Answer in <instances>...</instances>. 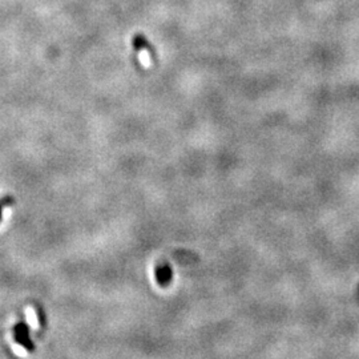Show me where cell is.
Returning a JSON list of instances; mask_svg holds the SVG:
<instances>
[{
	"instance_id": "cell-1",
	"label": "cell",
	"mask_w": 359,
	"mask_h": 359,
	"mask_svg": "<svg viewBox=\"0 0 359 359\" xmlns=\"http://www.w3.org/2000/svg\"><path fill=\"white\" fill-rule=\"evenodd\" d=\"M14 332V339L18 344H20L24 350L27 351H34L35 350V344L32 342L31 336H30V327L24 320H20L12 328Z\"/></svg>"
},
{
	"instance_id": "cell-2",
	"label": "cell",
	"mask_w": 359,
	"mask_h": 359,
	"mask_svg": "<svg viewBox=\"0 0 359 359\" xmlns=\"http://www.w3.org/2000/svg\"><path fill=\"white\" fill-rule=\"evenodd\" d=\"M156 279L159 282L161 286H168L172 281V277H173V273H172V269L168 263H162V265H159L156 267Z\"/></svg>"
},
{
	"instance_id": "cell-3",
	"label": "cell",
	"mask_w": 359,
	"mask_h": 359,
	"mask_svg": "<svg viewBox=\"0 0 359 359\" xmlns=\"http://www.w3.org/2000/svg\"><path fill=\"white\" fill-rule=\"evenodd\" d=\"M14 202V198L12 197H4L0 200V220H2V213H3L4 206H8Z\"/></svg>"
}]
</instances>
